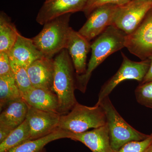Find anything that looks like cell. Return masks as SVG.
<instances>
[{
	"instance_id": "cell-1",
	"label": "cell",
	"mask_w": 152,
	"mask_h": 152,
	"mask_svg": "<svg viewBox=\"0 0 152 152\" xmlns=\"http://www.w3.org/2000/svg\"><path fill=\"white\" fill-rule=\"evenodd\" d=\"M126 35L114 26H110L91 44V56L83 75L76 74V89L86 92L93 72L112 54L125 48Z\"/></svg>"
},
{
	"instance_id": "cell-2",
	"label": "cell",
	"mask_w": 152,
	"mask_h": 152,
	"mask_svg": "<svg viewBox=\"0 0 152 152\" xmlns=\"http://www.w3.org/2000/svg\"><path fill=\"white\" fill-rule=\"evenodd\" d=\"M55 73L53 91L58 97L59 113L67 114L77 102L75 95L76 73L70 56L66 49L57 54L54 58Z\"/></svg>"
},
{
	"instance_id": "cell-3",
	"label": "cell",
	"mask_w": 152,
	"mask_h": 152,
	"mask_svg": "<svg viewBox=\"0 0 152 152\" xmlns=\"http://www.w3.org/2000/svg\"><path fill=\"white\" fill-rule=\"evenodd\" d=\"M71 15L66 14L47 22L40 32L32 39L45 57L53 58L66 49L72 28L69 26Z\"/></svg>"
},
{
	"instance_id": "cell-4",
	"label": "cell",
	"mask_w": 152,
	"mask_h": 152,
	"mask_svg": "<svg viewBox=\"0 0 152 152\" xmlns=\"http://www.w3.org/2000/svg\"><path fill=\"white\" fill-rule=\"evenodd\" d=\"M107 124L105 113L100 106L88 107L77 102L70 111L60 118L58 129L80 133Z\"/></svg>"
},
{
	"instance_id": "cell-5",
	"label": "cell",
	"mask_w": 152,
	"mask_h": 152,
	"mask_svg": "<svg viewBox=\"0 0 152 152\" xmlns=\"http://www.w3.org/2000/svg\"><path fill=\"white\" fill-rule=\"evenodd\" d=\"M96 105L100 106L105 113L110 142L114 152L129 142L143 140L149 137L150 135L139 132L128 124L115 108L109 96Z\"/></svg>"
},
{
	"instance_id": "cell-6",
	"label": "cell",
	"mask_w": 152,
	"mask_h": 152,
	"mask_svg": "<svg viewBox=\"0 0 152 152\" xmlns=\"http://www.w3.org/2000/svg\"><path fill=\"white\" fill-rule=\"evenodd\" d=\"M123 62L115 75L105 83L101 88L98 97V104L106 97L108 96L116 87L122 82L128 80L142 81L149 69L151 60L148 59L140 62L134 61L121 52Z\"/></svg>"
},
{
	"instance_id": "cell-7",
	"label": "cell",
	"mask_w": 152,
	"mask_h": 152,
	"mask_svg": "<svg viewBox=\"0 0 152 152\" xmlns=\"http://www.w3.org/2000/svg\"><path fill=\"white\" fill-rule=\"evenodd\" d=\"M152 8V0H131L119 6L115 14L112 26L126 35L138 26L148 12Z\"/></svg>"
},
{
	"instance_id": "cell-8",
	"label": "cell",
	"mask_w": 152,
	"mask_h": 152,
	"mask_svg": "<svg viewBox=\"0 0 152 152\" xmlns=\"http://www.w3.org/2000/svg\"><path fill=\"white\" fill-rule=\"evenodd\" d=\"M125 47L141 61L152 56V8L135 30L126 35Z\"/></svg>"
},
{
	"instance_id": "cell-9",
	"label": "cell",
	"mask_w": 152,
	"mask_h": 152,
	"mask_svg": "<svg viewBox=\"0 0 152 152\" xmlns=\"http://www.w3.org/2000/svg\"><path fill=\"white\" fill-rule=\"evenodd\" d=\"M119 6L107 4L96 9L87 18L86 22L78 32L91 41L113 25L115 14Z\"/></svg>"
},
{
	"instance_id": "cell-10",
	"label": "cell",
	"mask_w": 152,
	"mask_h": 152,
	"mask_svg": "<svg viewBox=\"0 0 152 152\" xmlns=\"http://www.w3.org/2000/svg\"><path fill=\"white\" fill-rule=\"evenodd\" d=\"M61 115L29 106L26 120L29 128L30 140L42 137L58 129Z\"/></svg>"
},
{
	"instance_id": "cell-11",
	"label": "cell",
	"mask_w": 152,
	"mask_h": 152,
	"mask_svg": "<svg viewBox=\"0 0 152 152\" xmlns=\"http://www.w3.org/2000/svg\"><path fill=\"white\" fill-rule=\"evenodd\" d=\"M88 0H45L37 14L36 21L41 25L69 13L83 12Z\"/></svg>"
},
{
	"instance_id": "cell-12",
	"label": "cell",
	"mask_w": 152,
	"mask_h": 152,
	"mask_svg": "<svg viewBox=\"0 0 152 152\" xmlns=\"http://www.w3.org/2000/svg\"><path fill=\"white\" fill-rule=\"evenodd\" d=\"M27 70L33 87L53 91L55 73L53 58L44 57L36 60Z\"/></svg>"
},
{
	"instance_id": "cell-13",
	"label": "cell",
	"mask_w": 152,
	"mask_h": 152,
	"mask_svg": "<svg viewBox=\"0 0 152 152\" xmlns=\"http://www.w3.org/2000/svg\"><path fill=\"white\" fill-rule=\"evenodd\" d=\"M66 49L70 56L76 75L84 74L87 69V56L91 49L89 41L72 28Z\"/></svg>"
},
{
	"instance_id": "cell-14",
	"label": "cell",
	"mask_w": 152,
	"mask_h": 152,
	"mask_svg": "<svg viewBox=\"0 0 152 152\" xmlns=\"http://www.w3.org/2000/svg\"><path fill=\"white\" fill-rule=\"evenodd\" d=\"M69 139L81 142L92 152H114L107 124L83 133H70Z\"/></svg>"
},
{
	"instance_id": "cell-15",
	"label": "cell",
	"mask_w": 152,
	"mask_h": 152,
	"mask_svg": "<svg viewBox=\"0 0 152 152\" xmlns=\"http://www.w3.org/2000/svg\"><path fill=\"white\" fill-rule=\"evenodd\" d=\"M28 109L22 97L9 103L1 111L0 129L12 132L26 120Z\"/></svg>"
},
{
	"instance_id": "cell-16",
	"label": "cell",
	"mask_w": 152,
	"mask_h": 152,
	"mask_svg": "<svg viewBox=\"0 0 152 152\" xmlns=\"http://www.w3.org/2000/svg\"><path fill=\"white\" fill-rule=\"evenodd\" d=\"M21 96L30 107L41 110L59 114L58 97L52 91L33 87L22 94Z\"/></svg>"
},
{
	"instance_id": "cell-17",
	"label": "cell",
	"mask_w": 152,
	"mask_h": 152,
	"mask_svg": "<svg viewBox=\"0 0 152 152\" xmlns=\"http://www.w3.org/2000/svg\"><path fill=\"white\" fill-rule=\"evenodd\" d=\"M8 55L10 59L26 68L36 60L45 57L36 46L32 39L25 37L20 33Z\"/></svg>"
},
{
	"instance_id": "cell-18",
	"label": "cell",
	"mask_w": 152,
	"mask_h": 152,
	"mask_svg": "<svg viewBox=\"0 0 152 152\" xmlns=\"http://www.w3.org/2000/svg\"><path fill=\"white\" fill-rule=\"evenodd\" d=\"M19 34L10 17L3 12L0 13V52L9 54Z\"/></svg>"
},
{
	"instance_id": "cell-19",
	"label": "cell",
	"mask_w": 152,
	"mask_h": 152,
	"mask_svg": "<svg viewBox=\"0 0 152 152\" xmlns=\"http://www.w3.org/2000/svg\"><path fill=\"white\" fill-rule=\"evenodd\" d=\"M69 137L70 132L58 129L45 137L25 142L9 152H40L50 142L61 139H69Z\"/></svg>"
},
{
	"instance_id": "cell-20",
	"label": "cell",
	"mask_w": 152,
	"mask_h": 152,
	"mask_svg": "<svg viewBox=\"0 0 152 152\" xmlns=\"http://www.w3.org/2000/svg\"><path fill=\"white\" fill-rule=\"evenodd\" d=\"M21 98V94L15 80L13 74L0 76L1 111L9 103Z\"/></svg>"
},
{
	"instance_id": "cell-21",
	"label": "cell",
	"mask_w": 152,
	"mask_h": 152,
	"mask_svg": "<svg viewBox=\"0 0 152 152\" xmlns=\"http://www.w3.org/2000/svg\"><path fill=\"white\" fill-rule=\"evenodd\" d=\"M29 140V128L26 119L21 124L12 131L3 142L0 143V152H9Z\"/></svg>"
},
{
	"instance_id": "cell-22",
	"label": "cell",
	"mask_w": 152,
	"mask_h": 152,
	"mask_svg": "<svg viewBox=\"0 0 152 152\" xmlns=\"http://www.w3.org/2000/svg\"><path fill=\"white\" fill-rule=\"evenodd\" d=\"M10 60L15 80L22 94L33 87L27 68L13 60Z\"/></svg>"
},
{
	"instance_id": "cell-23",
	"label": "cell",
	"mask_w": 152,
	"mask_h": 152,
	"mask_svg": "<svg viewBox=\"0 0 152 152\" xmlns=\"http://www.w3.org/2000/svg\"><path fill=\"white\" fill-rule=\"evenodd\" d=\"M135 94L139 104L152 109V81L140 84L136 88Z\"/></svg>"
},
{
	"instance_id": "cell-24",
	"label": "cell",
	"mask_w": 152,
	"mask_h": 152,
	"mask_svg": "<svg viewBox=\"0 0 152 152\" xmlns=\"http://www.w3.org/2000/svg\"><path fill=\"white\" fill-rule=\"evenodd\" d=\"M131 0H88L83 12L87 18L90 14L101 6L107 4H115L118 6L124 5Z\"/></svg>"
},
{
	"instance_id": "cell-25",
	"label": "cell",
	"mask_w": 152,
	"mask_h": 152,
	"mask_svg": "<svg viewBox=\"0 0 152 152\" xmlns=\"http://www.w3.org/2000/svg\"><path fill=\"white\" fill-rule=\"evenodd\" d=\"M152 141V134L143 140L129 142L115 152H144Z\"/></svg>"
},
{
	"instance_id": "cell-26",
	"label": "cell",
	"mask_w": 152,
	"mask_h": 152,
	"mask_svg": "<svg viewBox=\"0 0 152 152\" xmlns=\"http://www.w3.org/2000/svg\"><path fill=\"white\" fill-rule=\"evenodd\" d=\"M13 74L8 54L0 52V76Z\"/></svg>"
},
{
	"instance_id": "cell-27",
	"label": "cell",
	"mask_w": 152,
	"mask_h": 152,
	"mask_svg": "<svg viewBox=\"0 0 152 152\" xmlns=\"http://www.w3.org/2000/svg\"><path fill=\"white\" fill-rule=\"evenodd\" d=\"M149 59L151 60V64H150L149 69L148 71L144 77L142 81L140 84H143L148 83V82L152 81V56Z\"/></svg>"
},
{
	"instance_id": "cell-28",
	"label": "cell",
	"mask_w": 152,
	"mask_h": 152,
	"mask_svg": "<svg viewBox=\"0 0 152 152\" xmlns=\"http://www.w3.org/2000/svg\"><path fill=\"white\" fill-rule=\"evenodd\" d=\"M144 152H152V141Z\"/></svg>"
},
{
	"instance_id": "cell-29",
	"label": "cell",
	"mask_w": 152,
	"mask_h": 152,
	"mask_svg": "<svg viewBox=\"0 0 152 152\" xmlns=\"http://www.w3.org/2000/svg\"><path fill=\"white\" fill-rule=\"evenodd\" d=\"M40 152H45V149H44Z\"/></svg>"
}]
</instances>
